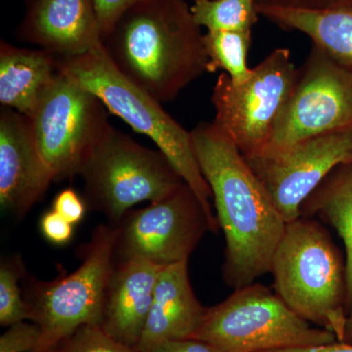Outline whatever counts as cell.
<instances>
[{
	"label": "cell",
	"instance_id": "obj_1",
	"mask_svg": "<svg viewBox=\"0 0 352 352\" xmlns=\"http://www.w3.org/2000/svg\"><path fill=\"white\" fill-rule=\"evenodd\" d=\"M190 132L226 237L224 280L234 289L244 288L270 272L286 221L232 139L217 122H201Z\"/></svg>",
	"mask_w": 352,
	"mask_h": 352
},
{
	"label": "cell",
	"instance_id": "obj_2",
	"mask_svg": "<svg viewBox=\"0 0 352 352\" xmlns=\"http://www.w3.org/2000/svg\"><path fill=\"white\" fill-rule=\"evenodd\" d=\"M103 45L118 71L161 103L208 73L204 34L186 0H143L120 18Z\"/></svg>",
	"mask_w": 352,
	"mask_h": 352
},
{
	"label": "cell",
	"instance_id": "obj_3",
	"mask_svg": "<svg viewBox=\"0 0 352 352\" xmlns=\"http://www.w3.org/2000/svg\"><path fill=\"white\" fill-rule=\"evenodd\" d=\"M270 272L275 293L293 311L342 342L349 316L346 261L323 226L305 217L287 223Z\"/></svg>",
	"mask_w": 352,
	"mask_h": 352
},
{
	"label": "cell",
	"instance_id": "obj_4",
	"mask_svg": "<svg viewBox=\"0 0 352 352\" xmlns=\"http://www.w3.org/2000/svg\"><path fill=\"white\" fill-rule=\"evenodd\" d=\"M62 68L96 95L108 112L118 116L133 131L151 139L173 168L200 199L212 219V191L197 162L191 132L162 107L161 102L129 82L109 59L103 47L82 56L61 59Z\"/></svg>",
	"mask_w": 352,
	"mask_h": 352
},
{
	"label": "cell",
	"instance_id": "obj_5",
	"mask_svg": "<svg viewBox=\"0 0 352 352\" xmlns=\"http://www.w3.org/2000/svg\"><path fill=\"white\" fill-rule=\"evenodd\" d=\"M116 228L101 224L83 245L82 263L52 281L25 277V300L41 340L32 352H54L78 329L100 326L106 289L115 266Z\"/></svg>",
	"mask_w": 352,
	"mask_h": 352
},
{
	"label": "cell",
	"instance_id": "obj_6",
	"mask_svg": "<svg viewBox=\"0 0 352 352\" xmlns=\"http://www.w3.org/2000/svg\"><path fill=\"white\" fill-rule=\"evenodd\" d=\"M87 205L115 226L134 206L164 200L184 184L160 150L110 126L80 170Z\"/></svg>",
	"mask_w": 352,
	"mask_h": 352
},
{
	"label": "cell",
	"instance_id": "obj_7",
	"mask_svg": "<svg viewBox=\"0 0 352 352\" xmlns=\"http://www.w3.org/2000/svg\"><path fill=\"white\" fill-rule=\"evenodd\" d=\"M192 339L206 342L214 352H263L338 342L333 333L311 327L275 292L256 283L208 307Z\"/></svg>",
	"mask_w": 352,
	"mask_h": 352
},
{
	"label": "cell",
	"instance_id": "obj_8",
	"mask_svg": "<svg viewBox=\"0 0 352 352\" xmlns=\"http://www.w3.org/2000/svg\"><path fill=\"white\" fill-rule=\"evenodd\" d=\"M107 111L96 95L62 68L29 118L34 141L54 182L80 175L110 129Z\"/></svg>",
	"mask_w": 352,
	"mask_h": 352
},
{
	"label": "cell",
	"instance_id": "obj_9",
	"mask_svg": "<svg viewBox=\"0 0 352 352\" xmlns=\"http://www.w3.org/2000/svg\"><path fill=\"white\" fill-rule=\"evenodd\" d=\"M298 69L288 48H277L252 68L251 78L234 83L222 72L212 90L214 122L230 136L243 157L263 152L295 85Z\"/></svg>",
	"mask_w": 352,
	"mask_h": 352
},
{
	"label": "cell",
	"instance_id": "obj_10",
	"mask_svg": "<svg viewBox=\"0 0 352 352\" xmlns=\"http://www.w3.org/2000/svg\"><path fill=\"white\" fill-rule=\"evenodd\" d=\"M115 228V263L142 258L164 266L188 261L205 233L219 226L184 183L164 200L129 210Z\"/></svg>",
	"mask_w": 352,
	"mask_h": 352
},
{
	"label": "cell",
	"instance_id": "obj_11",
	"mask_svg": "<svg viewBox=\"0 0 352 352\" xmlns=\"http://www.w3.org/2000/svg\"><path fill=\"white\" fill-rule=\"evenodd\" d=\"M351 129L352 69L312 44L305 63L298 69L288 103L263 151Z\"/></svg>",
	"mask_w": 352,
	"mask_h": 352
},
{
	"label": "cell",
	"instance_id": "obj_12",
	"mask_svg": "<svg viewBox=\"0 0 352 352\" xmlns=\"http://www.w3.org/2000/svg\"><path fill=\"white\" fill-rule=\"evenodd\" d=\"M245 159L289 223L302 217V204L337 166L352 162V129Z\"/></svg>",
	"mask_w": 352,
	"mask_h": 352
},
{
	"label": "cell",
	"instance_id": "obj_13",
	"mask_svg": "<svg viewBox=\"0 0 352 352\" xmlns=\"http://www.w3.org/2000/svg\"><path fill=\"white\" fill-rule=\"evenodd\" d=\"M52 173L32 135L29 118L12 109L0 111V206L18 219L45 195Z\"/></svg>",
	"mask_w": 352,
	"mask_h": 352
},
{
	"label": "cell",
	"instance_id": "obj_14",
	"mask_svg": "<svg viewBox=\"0 0 352 352\" xmlns=\"http://www.w3.org/2000/svg\"><path fill=\"white\" fill-rule=\"evenodd\" d=\"M17 36L60 59L104 46L94 0H34L27 6Z\"/></svg>",
	"mask_w": 352,
	"mask_h": 352
},
{
	"label": "cell",
	"instance_id": "obj_15",
	"mask_svg": "<svg viewBox=\"0 0 352 352\" xmlns=\"http://www.w3.org/2000/svg\"><path fill=\"white\" fill-rule=\"evenodd\" d=\"M162 268L142 258L115 263L104 302L100 325L104 332L126 346H138Z\"/></svg>",
	"mask_w": 352,
	"mask_h": 352
},
{
	"label": "cell",
	"instance_id": "obj_16",
	"mask_svg": "<svg viewBox=\"0 0 352 352\" xmlns=\"http://www.w3.org/2000/svg\"><path fill=\"white\" fill-rule=\"evenodd\" d=\"M207 308L199 302L190 283L188 261L163 266L144 331L135 349L149 352L166 340L192 339Z\"/></svg>",
	"mask_w": 352,
	"mask_h": 352
},
{
	"label": "cell",
	"instance_id": "obj_17",
	"mask_svg": "<svg viewBox=\"0 0 352 352\" xmlns=\"http://www.w3.org/2000/svg\"><path fill=\"white\" fill-rule=\"evenodd\" d=\"M62 71L61 59L41 48L0 41V103L30 118Z\"/></svg>",
	"mask_w": 352,
	"mask_h": 352
},
{
	"label": "cell",
	"instance_id": "obj_18",
	"mask_svg": "<svg viewBox=\"0 0 352 352\" xmlns=\"http://www.w3.org/2000/svg\"><path fill=\"white\" fill-rule=\"evenodd\" d=\"M259 15L289 31L302 32L314 45L352 69V6L325 10L256 6Z\"/></svg>",
	"mask_w": 352,
	"mask_h": 352
},
{
	"label": "cell",
	"instance_id": "obj_19",
	"mask_svg": "<svg viewBox=\"0 0 352 352\" xmlns=\"http://www.w3.org/2000/svg\"><path fill=\"white\" fill-rule=\"evenodd\" d=\"M305 217H318L330 224L346 247V307L352 309V162L337 166L300 208Z\"/></svg>",
	"mask_w": 352,
	"mask_h": 352
},
{
	"label": "cell",
	"instance_id": "obj_20",
	"mask_svg": "<svg viewBox=\"0 0 352 352\" xmlns=\"http://www.w3.org/2000/svg\"><path fill=\"white\" fill-rule=\"evenodd\" d=\"M252 43V30L214 31L204 34V44L208 60V73L222 69L234 83L241 85L251 78L248 66Z\"/></svg>",
	"mask_w": 352,
	"mask_h": 352
},
{
	"label": "cell",
	"instance_id": "obj_21",
	"mask_svg": "<svg viewBox=\"0 0 352 352\" xmlns=\"http://www.w3.org/2000/svg\"><path fill=\"white\" fill-rule=\"evenodd\" d=\"M258 0H193L197 24L214 31H245L258 23Z\"/></svg>",
	"mask_w": 352,
	"mask_h": 352
},
{
	"label": "cell",
	"instance_id": "obj_22",
	"mask_svg": "<svg viewBox=\"0 0 352 352\" xmlns=\"http://www.w3.org/2000/svg\"><path fill=\"white\" fill-rule=\"evenodd\" d=\"M27 276L19 254L2 259L0 264V325L9 327L21 321H32L29 303L20 288V280Z\"/></svg>",
	"mask_w": 352,
	"mask_h": 352
},
{
	"label": "cell",
	"instance_id": "obj_23",
	"mask_svg": "<svg viewBox=\"0 0 352 352\" xmlns=\"http://www.w3.org/2000/svg\"><path fill=\"white\" fill-rule=\"evenodd\" d=\"M54 352H140L104 332L100 326H82L65 340Z\"/></svg>",
	"mask_w": 352,
	"mask_h": 352
},
{
	"label": "cell",
	"instance_id": "obj_24",
	"mask_svg": "<svg viewBox=\"0 0 352 352\" xmlns=\"http://www.w3.org/2000/svg\"><path fill=\"white\" fill-rule=\"evenodd\" d=\"M41 340V328L32 321L9 326L0 337V352H32Z\"/></svg>",
	"mask_w": 352,
	"mask_h": 352
},
{
	"label": "cell",
	"instance_id": "obj_25",
	"mask_svg": "<svg viewBox=\"0 0 352 352\" xmlns=\"http://www.w3.org/2000/svg\"><path fill=\"white\" fill-rule=\"evenodd\" d=\"M143 0H94L102 36H107L126 11Z\"/></svg>",
	"mask_w": 352,
	"mask_h": 352
},
{
	"label": "cell",
	"instance_id": "obj_26",
	"mask_svg": "<svg viewBox=\"0 0 352 352\" xmlns=\"http://www.w3.org/2000/svg\"><path fill=\"white\" fill-rule=\"evenodd\" d=\"M52 210L76 226L85 217V203L75 190L65 189L55 197Z\"/></svg>",
	"mask_w": 352,
	"mask_h": 352
},
{
	"label": "cell",
	"instance_id": "obj_27",
	"mask_svg": "<svg viewBox=\"0 0 352 352\" xmlns=\"http://www.w3.org/2000/svg\"><path fill=\"white\" fill-rule=\"evenodd\" d=\"M41 230L44 237L55 245H64L73 237L74 226L64 217L51 210L41 219Z\"/></svg>",
	"mask_w": 352,
	"mask_h": 352
},
{
	"label": "cell",
	"instance_id": "obj_28",
	"mask_svg": "<svg viewBox=\"0 0 352 352\" xmlns=\"http://www.w3.org/2000/svg\"><path fill=\"white\" fill-rule=\"evenodd\" d=\"M256 6L288 7L305 10H325L352 6V0H258Z\"/></svg>",
	"mask_w": 352,
	"mask_h": 352
},
{
	"label": "cell",
	"instance_id": "obj_29",
	"mask_svg": "<svg viewBox=\"0 0 352 352\" xmlns=\"http://www.w3.org/2000/svg\"><path fill=\"white\" fill-rule=\"evenodd\" d=\"M149 352H214L212 347L196 339L170 340L162 342Z\"/></svg>",
	"mask_w": 352,
	"mask_h": 352
},
{
	"label": "cell",
	"instance_id": "obj_30",
	"mask_svg": "<svg viewBox=\"0 0 352 352\" xmlns=\"http://www.w3.org/2000/svg\"><path fill=\"white\" fill-rule=\"evenodd\" d=\"M263 352H352V344L336 342L322 346L296 347V349H275Z\"/></svg>",
	"mask_w": 352,
	"mask_h": 352
},
{
	"label": "cell",
	"instance_id": "obj_31",
	"mask_svg": "<svg viewBox=\"0 0 352 352\" xmlns=\"http://www.w3.org/2000/svg\"><path fill=\"white\" fill-rule=\"evenodd\" d=\"M342 342L352 344V309L349 312V316H347L346 329H344V340H342Z\"/></svg>",
	"mask_w": 352,
	"mask_h": 352
},
{
	"label": "cell",
	"instance_id": "obj_32",
	"mask_svg": "<svg viewBox=\"0 0 352 352\" xmlns=\"http://www.w3.org/2000/svg\"><path fill=\"white\" fill-rule=\"evenodd\" d=\"M24 1L25 2V4H30V3H32V1H34V0H24Z\"/></svg>",
	"mask_w": 352,
	"mask_h": 352
}]
</instances>
